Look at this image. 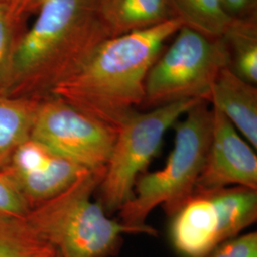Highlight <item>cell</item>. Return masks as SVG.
I'll list each match as a JSON object with an SVG mask.
<instances>
[{"label":"cell","instance_id":"obj_1","mask_svg":"<svg viewBox=\"0 0 257 257\" xmlns=\"http://www.w3.org/2000/svg\"><path fill=\"white\" fill-rule=\"evenodd\" d=\"M37 19L12 43L0 94L42 99L110 38L96 0H42Z\"/></svg>","mask_w":257,"mask_h":257},{"label":"cell","instance_id":"obj_2","mask_svg":"<svg viewBox=\"0 0 257 257\" xmlns=\"http://www.w3.org/2000/svg\"><path fill=\"white\" fill-rule=\"evenodd\" d=\"M182 26L173 18L154 27L107 38L50 95L117 131L140 108L150 69Z\"/></svg>","mask_w":257,"mask_h":257},{"label":"cell","instance_id":"obj_3","mask_svg":"<svg viewBox=\"0 0 257 257\" xmlns=\"http://www.w3.org/2000/svg\"><path fill=\"white\" fill-rule=\"evenodd\" d=\"M106 169L89 171L64 192L30 209L29 227L58 251L60 257H112L123 235L139 230L110 219L98 201L92 200Z\"/></svg>","mask_w":257,"mask_h":257},{"label":"cell","instance_id":"obj_4","mask_svg":"<svg viewBox=\"0 0 257 257\" xmlns=\"http://www.w3.org/2000/svg\"><path fill=\"white\" fill-rule=\"evenodd\" d=\"M200 100L175 124V146L162 170L143 174L136 183L134 197L118 211L119 221L143 234L157 235L146 223L150 213L162 205L174 216L195 191L211 142V109Z\"/></svg>","mask_w":257,"mask_h":257},{"label":"cell","instance_id":"obj_5","mask_svg":"<svg viewBox=\"0 0 257 257\" xmlns=\"http://www.w3.org/2000/svg\"><path fill=\"white\" fill-rule=\"evenodd\" d=\"M174 37L148 73L143 110L192 99L209 102L218 75L230 67L224 38H210L186 26Z\"/></svg>","mask_w":257,"mask_h":257},{"label":"cell","instance_id":"obj_6","mask_svg":"<svg viewBox=\"0 0 257 257\" xmlns=\"http://www.w3.org/2000/svg\"><path fill=\"white\" fill-rule=\"evenodd\" d=\"M257 220V191L242 186L195 190L172 216L170 238L183 257H206Z\"/></svg>","mask_w":257,"mask_h":257},{"label":"cell","instance_id":"obj_7","mask_svg":"<svg viewBox=\"0 0 257 257\" xmlns=\"http://www.w3.org/2000/svg\"><path fill=\"white\" fill-rule=\"evenodd\" d=\"M201 99L175 102L135 111L117 130L106 171L96 192L106 213H113L135 194L138 178L158 153L166 132Z\"/></svg>","mask_w":257,"mask_h":257},{"label":"cell","instance_id":"obj_8","mask_svg":"<svg viewBox=\"0 0 257 257\" xmlns=\"http://www.w3.org/2000/svg\"><path fill=\"white\" fill-rule=\"evenodd\" d=\"M117 131L53 95L39 101L31 138L90 171L106 169Z\"/></svg>","mask_w":257,"mask_h":257},{"label":"cell","instance_id":"obj_9","mask_svg":"<svg viewBox=\"0 0 257 257\" xmlns=\"http://www.w3.org/2000/svg\"><path fill=\"white\" fill-rule=\"evenodd\" d=\"M1 171L32 209L64 192L90 170L30 138L16 150Z\"/></svg>","mask_w":257,"mask_h":257},{"label":"cell","instance_id":"obj_10","mask_svg":"<svg viewBox=\"0 0 257 257\" xmlns=\"http://www.w3.org/2000/svg\"><path fill=\"white\" fill-rule=\"evenodd\" d=\"M211 136L195 190L242 186L257 191V156L220 110L211 107Z\"/></svg>","mask_w":257,"mask_h":257},{"label":"cell","instance_id":"obj_11","mask_svg":"<svg viewBox=\"0 0 257 257\" xmlns=\"http://www.w3.org/2000/svg\"><path fill=\"white\" fill-rule=\"evenodd\" d=\"M209 103L220 110L257 147V88L239 77L230 67L222 70L211 88Z\"/></svg>","mask_w":257,"mask_h":257},{"label":"cell","instance_id":"obj_12","mask_svg":"<svg viewBox=\"0 0 257 257\" xmlns=\"http://www.w3.org/2000/svg\"><path fill=\"white\" fill-rule=\"evenodd\" d=\"M110 37L154 27L173 19L168 0H96Z\"/></svg>","mask_w":257,"mask_h":257},{"label":"cell","instance_id":"obj_13","mask_svg":"<svg viewBox=\"0 0 257 257\" xmlns=\"http://www.w3.org/2000/svg\"><path fill=\"white\" fill-rule=\"evenodd\" d=\"M40 100L0 94V171L16 150L31 138Z\"/></svg>","mask_w":257,"mask_h":257},{"label":"cell","instance_id":"obj_14","mask_svg":"<svg viewBox=\"0 0 257 257\" xmlns=\"http://www.w3.org/2000/svg\"><path fill=\"white\" fill-rule=\"evenodd\" d=\"M173 17L183 26L213 39L223 38L234 18L224 10L220 0H168Z\"/></svg>","mask_w":257,"mask_h":257},{"label":"cell","instance_id":"obj_15","mask_svg":"<svg viewBox=\"0 0 257 257\" xmlns=\"http://www.w3.org/2000/svg\"><path fill=\"white\" fill-rule=\"evenodd\" d=\"M223 38L230 51V69L245 81L256 85V20L253 17L234 19Z\"/></svg>","mask_w":257,"mask_h":257},{"label":"cell","instance_id":"obj_16","mask_svg":"<svg viewBox=\"0 0 257 257\" xmlns=\"http://www.w3.org/2000/svg\"><path fill=\"white\" fill-rule=\"evenodd\" d=\"M53 248L37 236L24 217L0 219V257H43Z\"/></svg>","mask_w":257,"mask_h":257},{"label":"cell","instance_id":"obj_17","mask_svg":"<svg viewBox=\"0 0 257 257\" xmlns=\"http://www.w3.org/2000/svg\"><path fill=\"white\" fill-rule=\"evenodd\" d=\"M30 206L16 185L2 171H0V219L23 218Z\"/></svg>","mask_w":257,"mask_h":257},{"label":"cell","instance_id":"obj_18","mask_svg":"<svg viewBox=\"0 0 257 257\" xmlns=\"http://www.w3.org/2000/svg\"><path fill=\"white\" fill-rule=\"evenodd\" d=\"M206 257H257V232L250 231L230 239Z\"/></svg>","mask_w":257,"mask_h":257},{"label":"cell","instance_id":"obj_19","mask_svg":"<svg viewBox=\"0 0 257 257\" xmlns=\"http://www.w3.org/2000/svg\"><path fill=\"white\" fill-rule=\"evenodd\" d=\"M15 25L9 18L8 11L0 8V81L8 60L13 43V29Z\"/></svg>","mask_w":257,"mask_h":257},{"label":"cell","instance_id":"obj_20","mask_svg":"<svg viewBox=\"0 0 257 257\" xmlns=\"http://www.w3.org/2000/svg\"><path fill=\"white\" fill-rule=\"evenodd\" d=\"M42 0H14L8 9L12 23L16 26L19 20L23 19L27 14L36 12Z\"/></svg>","mask_w":257,"mask_h":257},{"label":"cell","instance_id":"obj_21","mask_svg":"<svg viewBox=\"0 0 257 257\" xmlns=\"http://www.w3.org/2000/svg\"><path fill=\"white\" fill-rule=\"evenodd\" d=\"M221 4L224 10L230 15V17L245 18L249 10L253 9L256 0H220Z\"/></svg>","mask_w":257,"mask_h":257},{"label":"cell","instance_id":"obj_22","mask_svg":"<svg viewBox=\"0 0 257 257\" xmlns=\"http://www.w3.org/2000/svg\"><path fill=\"white\" fill-rule=\"evenodd\" d=\"M13 2L14 0H0V8H5L8 11Z\"/></svg>","mask_w":257,"mask_h":257},{"label":"cell","instance_id":"obj_23","mask_svg":"<svg viewBox=\"0 0 257 257\" xmlns=\"http://www.w3.org/2000/svg\"><path fill=\"white\" fill-rule=\"evenodd\" d=\"M43 257H60L59 256V253H58V251L55 249V248H52L51 250H49L48 252H47L46 254L44 255Z\"/></svg>","mask_w":257,"mask_h":257}]
</instances>
